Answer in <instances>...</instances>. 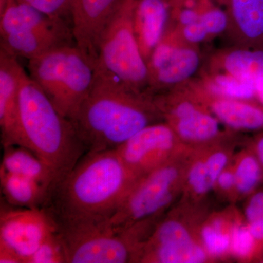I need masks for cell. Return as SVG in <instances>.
<instances>
[{
	"mask_svg": "<svg viewBox=\"0 0 263 263\" xmlns=\"http://www.w3.org/2000/svg\"><path fill=\"white\" fill-rule=\"evenodd\" d=\"M136 181L117 148L87 152L53 189L50 211L60 224L108 220Z\"/></svg>",
	"mask_w": 263,
	"mask_h": 263,
	"instance_id": "6da1fadb",
	"label": "cell"
},
{
	"mask_svg": "<svg viewBox=\"0 0 263 263\" xmlns=\"http://www.w3.org/2000/svg\"><path fill=\"white\" fill-rule=\"evenodd\" d=\"M163 119L152 95L97 75L72 121L87 152L115 149L149 124Z\"/></svg>",
	"mask_w": 263,
	"mask_h": 263,
	"instance_id": "7a4b0ae2",
	"label": "cell"
},
{
	"mask_svg": "<svg viewBox=\"0 0 263 263\" xmlns=\"http://www.w3.org/2000/svg\"><path fill=\"white\" fill-rule=\"evenodd\" d=\"M19 124L22 146L32 150L47 164L54 189L86 152L73 123L58 111L27 71L21 84Z\"/></svg>",
	"mask_w": 263,
	"mask_h": 263,
	"instance_id": "3957f363",
	"label": "cell"
},
{
	"mask_svg": "<svg viewBox=\"0 0 263 263\" xmlns=\"http://www.w3.org/2000/svg\"><path fill=\"white\" fill-rule=\"evenodd\" d=\"M157 217L119 228L108 221L58 224L67 263L139 262Z\"/></svg>",
	"mask_w": 263,
	"mask_h": 263,
	"instance_id": "277c9868",
	"label": "cell"
},
{
	"mask_svg": "<svg viewBox=\"0 0 263 263\" xmlns=\"http://www.w3.org/2000/svg\"><path fill=\"white\" fill-rule=\"evenodd\" d=\"M27 70L58 111L72 122L94 84L92 60L70 43L28 60Z\"/></svg>",
	"mask_w": 263,
	"mask_h": 263,
	"instance_id": "5b68a950",
	"label": "cell"
},
{
	"mask_svg": "<svg viewBox=\"0 0 263 263\" xmlns=\"http://www.w3.org/2000/svg\"><path fill=\"white\" fill-rule=\"evenodd\" d=\"M136 2L123 0L105 26L99 40L95 72L128 89L148 93V66L140 51L133 28Z\"/></svg>",
	"mask_w": 263,
	"mask_h": 263,
	"instance_id": "8992f818",
	"label": "cell"
},
{
	"mask_svg": "<svg viewBox=\"0 0 263 263\" xmlns=\"http://www.w3.org/2000/svg\"><path fill=\"white\" fill-rule=\"evenodd\" d=\"M185 149L137 180L117 212L107 220L109 224L127 228L157 217L168 207L187 171V164H183Z\"/></svg>",
	"mask_w": 263,
	"mask_h": 263,
	"instance_id": "52a82bcc",
	"label": "cell"
},
{
	"mask_svg": "<svg viewBox=\"0 0 263 263\" xmlns=\"http://www.w3.org/2000/svg\"><path fill=\"white\" fill-rule=\"evenodd\" d=\"M154 102L184 144H205L220 136L219 122L186 84L158 93Z\"/></svg>",
	"mask_w": 263,
	"mask_h": 263,
	"instance_id": "ba28073f",
	"label": "cell"
},
{
	"mask_svg": "<svg viewBox=\"0 0 263 263\" xmlns=\"http://www.w3.org/2000/svg\"><path fill=\"white\" fill-rule=\"evenodd\" d=\"M200 61L197 46L185 42L176 27H168L147 61L148 94L152 96L191 80Z\"/></svg>",
	"mask_w": 263,
	"mask_h": 263,
	"instance_id": "9c48e42d",
	"label": "cell"
},
{
	"mask_svg": "<svg viewBox=\"0 0 263 263\" xmlns=\"http://www.w3.org/2000/svg\"><path fill=\"white\" fill-rule=\"evenodd\" d=\"M187 146L166 122L149 124L117 148L135 179L159 167Z\"/></svg>",
	"mask_w": 263,
	"mask_h": 263,
	"instance_id": "30bf717a",
	"label": "cell"
},
{
	"mask_svg": "<svg viewBox=\"0 0 263 263\" xmlns=\"http://www.w3.org/2000/svg\"><path fill=\"white\" fill-rule=\"evenodd\" d=\"M57 230L54 216L45 208L2 209L0 243L16 252L23 263Z\"/></svg>",
	"mask_w": 263,
	"mask_h": 263,
	"instance_id": "8fae6325",
	"label": "cell"
},
{
	"mask_svg": "<svg viewBox=\"0 0 263 263\" xmlns=\"http://www.w3.org/2000/svg\"><path fill=\"white\" fill-rule=\"evenodd\" d=\"M208 259L185 224L174 216L160 221L142 251L139 262L200 263Z\"/></svg>",
	"mask_w": 263,
	"mask_h": 263,
	"instance_id": "7c38bea8",
	"label": "cell"
},
{
	"mask_svg": "<svg viewBox=\"0 0 263 263\" xmlns=\"http://www.w3.org/2000/svg\"><path fill=\"white\" fill-rule=\"evenodd\" d=\"M195 98L219 120L237 130H263V105L253 100L227 98L211 92L197 79L186 83Z\"/></svg>",
	"mask_w": 263,
	"mask_h": 263,
	"instance_id": "4fadbf2b",
	"label": "cell"
},
{
	"mask_svg": "<svg viewBox=\"0 0 263 263\" xmlns=\"http://www.w3.org/2000/svg\"><path fill=\"white\" fill-rule=\"evenodd\" d=\"M25 71L18 58L0 48V129L3 146H22L19 96Z\"/></svg>",
	"mask_w": 263,
	"mask_h": 263,
	"instance_id": "5bb4252c",
	"label": "cell"
},
{
	"mask_svg": "<svg viewBox=\"0 0 263 263\" xmlns=\"http://www.w3.org/2000/svg\"><path fill=\"white\" fill-rule=\"evenodd\" d=\"M123 0H72L71 27L78 47L95 61L100 35Z\"/></svg>",
	"mask_w": 263,
	"mask_h": 263,
	"instance_id": "9a60e30c",
	"label": "cell"
},
{
	"mask_svg": "<svg viewBox=\"0 0 263 263\" xmlns=\"http://www.w3.org/2000/svg\"><path fill=\"white\" fill-rule=\"evenodd\" d=\"M226 32L238 47L263 49V0H228Z\"/></svg>",
	"mask_w": 263,
	"mask_h": 263,
	"instance_id": "2e32d148",
	"label": "cell"
},
{
	"mask_svg": "<svg viewBox=\"0 0 263 263\" xmlns=\"http://www.w3.org/2000/svg\"><path fill=\"white\" fill-rule=\"evenodd\" d=\"M169 8L164 0H136L133 28L146 63L168 28Z\"/></svg>",
	"mask_w": 263,
	"mask_h": 263,
	"instance_id": "e0dca14e",
	"label": "cell"
},
{
	"mask_svg": "<svg viewBox=\"0 0 263 263\" xmlns=\"http://www.w3.org/2000/svg\"><path fill=\"white\" fill-rule=\"evenodd\" d=\"M24 31H72V27L21 0H0V36Z\"/></svg>",
	"mask_w": 263,
	"mask_h": 263,
	"instance_id": "ac0fdd59",
	"label": "cell"
},
{
	"mask_svg": "<svg viewBox=\"0 0 263 263\" xmlns=\"http://www.w3.org/2000/svg\"><path fill=\"white\" fill-rule=\"evenodd\" d=\"M208 70L224 72L255 85L263 79V49L233 46L213 55Z\"/></svg>",
	"mask_w": 263,
	"mask_h": 263,
	"instance_id": "d6986e66",
	"label": "cell"
},
{
	"mask_svg": "<svg viewBox=\"0 0 263 263\" xmlns=\"http://www.w3.org/2000/svg\"><path fill=\"white\" fill-rule=\"evenodd\" d=\"M0 48L17 58H35L49 50L76 43L72 31H24L0 36Z\"/></svg>",
	"mask_w": 263,
	"mask_h": 263,
	"instance_id": "ffe728a7",
	"label": "cell"
},
{
	"mask_svg": "<svg viewBox=\"0 0 263 263\" xmlns=\"http://www.w3.org/2000/svg\"><path fill=\"white\" fill-rule=\"evenodd\" d=\"M3 149L0 169L36 181L51 195L54 179L47 164L27 147L10 145L3 146Z\"/></svg>",
	"mask_w": 263,
	"mask_h": 263,
	"instance_id": "44dd1931",
	"label": "cell"
},
{
	"mask_svg": "<svg viewBox=\"0 0 263 263\" xmlns=\"http://www.w3.org/2000/svg\"><path fill=\"white\" fill-rule=\"evenodd\" d=\"M230 160L226 149H209L197 155L190 162L185 175L189 190L195 196H202L216 185L221 173L226 168Z\"/></svg>",
	"mask_w": 263,
	"mask_h": 263,
	"instance_id": "7402d4cb",
	"label": "cell"
},
{
	"mask_svg": "<svg viewBox=\"0 0 263 263\" xmlns=\"http://www.w3.org/2000/svg\"><path fill=\"white\" fill-rule=\"evenodd\" d=\"M2 193L8 203L18 208H41L47 203L50 194L32 180L0 169Z\"/></svg>",
	"mask_w": 263,
	"mask_h": 263,
	"instance_id": "603a6c76",
	"label": "cell"
},
{
	"mask_svg": "<svg viewBox=\"0 0 263 263\" xmlns=\"http://www.w3.org/2000/svg\"><path fill=\"white\" fill-rule=\"evenodd\" d=\"M197 81L215 95L240 100L255 99V86L253 84L224 72L208 70Z\"/></svg>",
	"mask_w": 263,
	"mask_h": 263,
	"instance_id": "cb8c5ba5",
	"label": "cell"
},
{
	"mask_svg": "<svg viewBox=\"0 0 263 263\" xmlns=\"http://www.w3.org/2000/svg\"><path fill=\"white\" fill-rule=\"evenodd\" d=\"M235 191L239 195L252 193L262 178L263 168L254 152H243L234 166Z\"/></svg>",
	"mask_w": 263,
	"mask_h": 263,
	"instance_id": "d4e9b609",
	"label": "cell"
},
{
	"mask_svg": "<svg viewBox=\"0 0 263 263\" xmlns=\"http://www.w3.org/2000/svg\"><path fill=\"white\" fill-rule=\"evenodd\" d=\"M221 218L208 221L200 231L202 245L209 255L220 257L230 250L231 228Z\"/></svg>",
	"mask_w": 263,
	"mask_h": 263,
	"instance_id": "484cf974",
	"label": "cell"
},
{
	"mask_svg": "<svg viewBox=\"0 0 263 263\" xmlns=\"http://www.w3.org/2000/svg\"><path fill=\"white\" fill-rule=\"evenodd\" d=\"M26 263H67L65 247L59 230L41 243Z\"/></svg>",
	"mask_w": 263,
	"mask_h": 263,
	"instance_id": "4316f807",
	"label": "cell"
},
{
	"mask_svg": "<svg viewBox=\"0 0 263 263\" xmlns=\"http://www.w3.org/2000/svg\"><path fill=\"white\" fill-rule=\"evenodd\" d=\"M257 240L249 231L248 226L233 224L231 228L230 251L240 259H249L255 252Z\"/></svg>",
	"mask_w": 263,
	"mask_h": 263,
	"instance_id": "83f0119b",
	"label": "cell"
},
{
	"mask_svg": "<svg viewBox=\"0 0 263 263\" xmlns=\"http://www.w3.org/2000/svg\"><path fill=\"white\" fill-rule=\"evenodd\" d=\"M53 18L66 21L71 24L72 0H21Z\"/></svg>",
	"mask_w": 263,
	"mask_h": 263,
	"instance_id": "f1b7e54d",
	"label": "cell"
},
{
	"mask_svg": "<svg viewBox=\"0 0 263 263\" xmlns=\"http://www.w3.org/2000/svg\"><path fill=\"white\" fill-rule=\"evenodd\" d=\"M209 36L226 32L228 26V17L226 12L213 9L200 15V19Z\"/></svg>",
	"mask_w": 263,
	"mask_h": 263,
	"instance_id": "f546056e",
	"label": "cell"
},
{
	"mask_svg": "<svg viewBox=\"0 0 263 263\" xmlns=\"http://www.w3.org/2000/svg\"><path fill=\"white\" fill-rule=\"evenodd\" d=\"M180 35L185 42L197 46L198 43L205 41L209 34L200 21L186 24L182 27H176Z\"/></svg>",
	"mask_w": 263,
	"mask_h": 263,
	"instance_id": "4dcf8cb0",
	"label": "cell"
},
{
	"mask_svg": "<svg viewBox=\"0 0 263 263\" xmlns=\"http://www.w3.org/2000/svg\"><path fill=\"white\" fill-rule=\"evenodd\" d=\"M248 223L263 218V191L254 193L249 199L245 209Z\"/></svg>",
	"mask_w": 263,
	"mask_h": 263,
	"instance_id": "1f68e13d",
	"label": "cell"
},
{
	"mask_svg": "<svg viewBox=\"0 0 263 263\" xmlns=\"http://www.w3.org/2000/svg\"><path fill=\"white\" fill-rule=\"evenodd\" d=\"M216 185L223 193H231L235 190V176L234 167H227L219 175Z\"/></svg>",
	"mask_w": 263,
	"mask_h": 263,
	"instance_id": "d6a6232c",
	"label": "cell"
},
{
	"mask_svg": "<svg viewBox=\"0 0 263 263\" xmlns=\"http://www.w3.org/2000/svg\"><path fill=\"white\" fill-rule=\"evenodd\" d=\"M0 263H23V261L13 249L0 243Z\"/></svg>",
	"mask_w": 263,
	"mask_h": 263,
	"instance_id": "836d02e7",
	"label": "cell"
},
{
	"mask_svg": "<svg viewBox=\"0 0 263 263\" xmlns=\"http://www.w3.org/2000/svg\"><path fill=\"white\" fill-rule=\"evenodd\" d=\"M247 226L249 231L257 241H263V218L248 223Z\"/></svg>",
	"mask_w": 263,
	"mask_h": 263,
	"instance_id": "e575fe53",
	"label": "cell"
},
{
	"mask_svg": "<svg viewBox=\"0 0 263 263\" xmlns=\"http://www.w3.org/2000/svg\"><path fill=\"white\" fill-rule=\"evenodd\" d=\"M200 19V15L197 14L196 12L191 10V8H188L183 10L179 15L180 23L181 27L186 25V24L194 23Z\"/></svg>",
	"mask_w": 263,
	"mask_h": 263,
	"instance_id": "d590c367",
	"label": "cell"
},
{
	"mask_svg": "<svg viewBox=\"0 0 263 263\" xmlns=\"http://www.w3.org/2000/svg\"><path fill=\"white\" fill-rule=\"evenodd\" d=\"M254 154L257 156L263 168V135L259 137L254 145Z\"/></svg>",
	"mask_w": 263,
	"mask_h": 263,
	"instance_id": "8d00e7d4",
	"label": "cell"
},
{
	"mask_svg": "<svg viewBox=\"0 0 263 263\" xmlns=\"http://www.w3.org/2000/svg\"><path fill=\"white\" fill-rule=\"evenodd\" d=\"M255 99L263 105V79L255 85Z\"/></svg>",
	"mask_w": 263,
	"mask_h": 263,
	"instance_id": "74e56055",
	"label": "cell"
}]
</instances>
